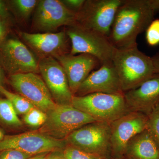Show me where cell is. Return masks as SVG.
<instances>
[{
  "label": "cell",
  "instance_id": "1",
  "mask_svg": "<svg viewBox=\"0 0 159 159\" xmlns=\"http://www.w3.org/2000/svg\"><path fill=\"white\" fill-rule=\"evenodd\" d=\"M155 12L148 0H123L117 9L108 39L116 48L137 45L138 35L146 30Z\"/></svg>",
  "mask_w": 159,
  "mask_h": 159
},
{
  "label": "cell",
  "instance_id": "2",
  "mask_svg": "<svg viewBox=\"0 0 159 159\" xmlns=\"http://www.w3.org/2000/svg\"><path fill=\"white\" fill-rule=\"evenodd\" d=\"M112 62L124 93L137 88L155 74L152 58L140 51L138 45L116 48Z\"/></svg>",
  "mask_w": 159,
  "mask_h": 159
},
{
  "label": "cell",
  "instance_id": "3",
  "mask_svg": "<svg viewBox=\"0 0 159 159\" xmlns=\"http://www.w3.org/2000/svg\"><path fill=\"white\" fill-rule=\"evenodd\" d=\"M71 105L99 122L111 123L130 112L123 94L94 93L74 96Z\"/></svg>",
  "mask_w": 159,
  "mask_h": 159
},
{
  "label": "cell",
  "instance_id": "4",
  "mask_svg": "<svg viewBox=\"0 0 159 159\" xmlns=\"http://www.w3.org/2000/svg\"><path fill=\"white\" fill-rule=\"evenodd\" d=\"M46 113L45 122L36 131L57 140H65L76 129L97 122L93 117L72 105H57Z\"/></svg>",
  "mask_w": 159,
  "mask_h": 159
},
{
  "label": "cell",
  "instance_id": "5",
  "mask_svg": "<svg viewBox=\"0 0 159 159\" xmlns=\"http://www.w3.org/2000/svg\"><path fill=\"white\" fill-rule=\"evenodd\" d=\"M67 145L103 159H111L110 123L97 121L86 124L70 134Z\"/></svg>",
  "mask_w": 159,
  "mask_h": 159
},
{
  "label": "cell",
  "instance_id": "6",
  "mask_svg": "<svg viewBox=\"0 0 159 159\" xmlns=\"http://www.w3.org/2000/svg\"><path fill=\"white\" fill-rule=\"evenodd\" d=\"M70 27L66 32L72 43L70 54H89L96 57L101 65L112 62L116 48L108 38L77 24Z\"/></svg>",
  "mask_w": 159,
  "mask_h": 159
},
{
  "label": "cell",
  "instance_id": "7",
  "mask_svg": "<svg viewBox=\"0 0 159 159\" xmlns=\"http://www.w3.org/2000/svg\"><path fill=\"white\" fill-rule=\"evenodd\" d=\"M123 1H85L77 13L76 24L108 38L116 12Z\"/></svg>",
  "mask_w": 159,
  "mask_h": 159
},
{
  "label": "cell",
  "instance_id": "8",
  "mask_svg": "<svg viewBox=\"0 0 159 159\" xmlns=\"http://www.w3.org/2000/svg\"><path fill=\"white\" fill-rule=\"evenodd\" d=\"M9 80L18 94L43 111L47 113L57 106L45 83L38 74H13L9 76Z\"/></svg>",
  "mask_w": 159,
  "mask_h": 159
},
{
  "label": "cell",
  "instance_id": "9",
  "mask_svg": "<svg viewBox=\"0 0 159 159\" xmlns=\"http://www.w3.org/2000/svg\"><path fill=\"white\" fill-rule=\"evenodd\" d=\"M67 145L65 140L53 139L35 130L5 136L0 141V152L13 149L35 155L45 152L62 151Z\"/></svg>",
  "mask_w": 159,
  "mask_h": 159
},
{
  "label": "cell",
  "instance_id": "10",
  "mask_svg": "<svg viewBox=\"0 0 159 159\" xmlns=\"http://www.w3.org/2000/svg\"><path fill=\"white\" fill-rule=\"evenodd\" d=\"M0 61L10 75L39 73L38 61L27 46L16 39H9L0 45Z\"/></svg>",
  "mask_w": 159,
  "mask_h": 159
},
{
  "label": "cell",
  "instance_id": "11",
  "mask_svg": "<svg viewBox=\"0 0 159 159\" xmlns=\"http://www.w3.org/2000/svg\"><path fill=\"white\" fill-rule=\"evenodd\" d=\"M147 116L129 112L111 122V159H122L129 141L146 129Z\"/></svg>",
  "mask_w": 159,
  "mask_h": 159
},
{
  "label": "cell",
  "instance_id": "12",
  "mask_svg": "<svg viewBox=\"0 0 159 159\" xmlns=\"http://www.w3.org/2000/svg\"><path fill=\"white\" fill-rule=\"evenodd\" d=\"M77 13L58 0H42L39 2L34 14V27L40 31L50 32L61 26L76 24Z\"/></svg>",
  "mask_w": 159,
  "mask_h": 159
},
{
  "label": "cell",
  "instance_id": "13",
  "mask_svg": "<svg viewBox=\"0 0 159 159\" xmlns=\"http://www.w3.org/2000/svg\"><path fill=\"white\" fill-rule=\"evenodd\" d=\"M39 73L57 105H71L74 95L64 70L54 57L40 58Z\"/></svg>",
  "mask_w": 159,
  "mask_h": 159
},
{
  "label": "cell",
  "instance_id": "14",
  "mask_svg": "<svg viewBox=\"0 0 159 159\" xmlns=\"http://www.w3.org/2000/svg\"><path fill=\"white\" fill-rule=\"evenodd\" d=\"M123 94L121 84L112 62L101 65L81 84L74 96L82 97L94 93Z\"/></svg>",
  "mask_w": 159,
  "mask_h": 159
},
{
  "label": "cell",
  "instance_id": "15",
  "mask_svg": "<svg viewBox=\"0 0 159 159\" xmlns=\"http://www.w3.org/2000/svg\"><path fill=\"white\" fill-rule=\"evenodd\" d=\"M54 58L65 71L70 89L74 96L84 80L101 64L96 57L88 54L72 55L65 53Z\"/></svg>",
  "mask_w": 159,
  "mask_h": 159
},
{
  "label": "cell",
  "instance_id": "16",
  "mask_svg": "<svg viewBox=\"0 0 159 159\" xmlns=\"http://www.w3.org/2000/svg\"><path fill=\"white\" fill-rule=\"evenodd\" d=\"M126 105L130 112L147 115L159 104V74L137 88L124 93Z\"/></svg>",
  "mask_w": 159,
  "mask_h": 159
},
{
  "label": "cell",
  "instance_id": "17",
  "mask_svg": "<svg viewBox=\"0 0 159 159\" xmlns=\"http://www.w3.org/2000/svg\"><path fill=\"white\" fill-rule=\"evenodd\" d=\"M21 36L26 43L39 56L55 57L65 53L66 35L64 32L57 33H29L23 32Z\"/></svg>",
  "mask_w": 159,
  "mask_h": 159
},
{
  "label": "cell",
  "instance_id": "18",
  "mask_svg": "<svg viewBox=\"0 0 159 159\" xmlns=\"http://www.w3.org/2000/svg\"><path fill=\"white\" fill-rule=\"evenodd\" d=\"M122 159H159V148L145 129L129 141Z\"/></svg>",
  "mask_w": 159,
  "mask_h": 159
},
{
  "label": "cell",
  "instance_id": "19",
  "mask_svg": "<svg viewBox=\"0 0 159 159\" xmlns=\"http://www.w3.org/2000/svg\"><path fill=\"white\" fill-rule=\"evenodd\" d=\"M0 122L12 128H20L22 121L18 116L12 104L8 99H0Z\"/></svg>",
  "mask_w": 159,
  "mask_h": 159
},
{
  "label": "cell",
  "instance_id": "20",
  "mask_svg": "<svg viewBox=\"0 0 159 159\" xmlns=\"http://www.w3.org/2000/svg\"><path fill=\"white\" fill-rule=\"evenodd\" d=\"M0 93L10 101L18 115H25L32 108L35 107L22 96L10 92L4 86H0Z\"/></svg>",
  "mask_w": 159,
  "mask_h": 159
},
{
  "label": "cell",
  "instance_id": "21",
  "mask_svg": "<svg viewBox=\"0 0 159 159\" xmlns=\"http://www.w3.org/2000/svg\"><path fill=\"white\" fill-rule=\"evenodd\" d=\"M147 116L146 129L159 148V104Z\"/></svg>",
  "mask_w": 159,
  "mask_h": 159
},
{
  "label": "cell",
  "instance_id": "22",
  "mask_svg": "<svg viewBox=\"0 0 159 159\" xmlns=\"http://www.w3.org/2000/svg\"><path fill=\"white\" fill-rule=\"evenodd\" d=\"M47 113L39 109L34 107L24 115L25 124L33 128H40L45 122Z\"/></svg>",
  "mask_w": 159,
  "mask_h": 159
},
{
  "label": "cell",
  "instance_id": "23",
  "mask_svg": "<svg viewBox=\"0 0 159 159\" xmlns=\"http://www.w3.org/2000/svg\"><path fill=\"white\" fill-rule=\"evenodd\" d=\"M11 3L21 16L28 18L39 2L36 0H14Z\"/></svg>",
  "mask_w": 159,
  "mask_h": 159
},
{
  "label": "cell",
  "instance_id": "24",
  "mask_svg": "<svg viewBox=\"0 0 159 159\" xmlns=\"http://www.w3.org/2000/svg\"><path fill=\"white\" fill-rule=\"evenodd\" d=\"M62 152L66 159H103L68 145L63 150Z\"/></svg>",
  "mask_w": 159,
  "mask_h": 159
},
{
  "label": "cell",
  "instance_id": "25",
  "mask_svg": "<svg viewBox=\"0 0 159 159\" xmlns=\"http://www.w3.org/2000/svg\"><path fill=\"white\" fill-rule=\"evenodd\" d=\"M145 31V39L148 45L154 47L159 44V19L153 20Z\"/></svg>",
  "mask_w": 159,
  "mask_h": 159
},
{
  "label": "cell",
  "instance_id": "26",
  "mask_svg": "<svg viewBox=\"0 0 159 159\" xmlns=\"http://www.w3.org/2000/svg\"><path fill=\"white\" fill-rule=\"evenodd\" d=\"M33 156L16 149H6L0 152V159H28Z\"/></svg>",
  "mask_w": 159,
  "mask_h": 159
},
{
  "label": "cell",
  "instance_id": "27",
  "mask_svg": "<svg viewBox=\"0 0 159 159\" xmlns=\"http://www.w3.org/2000/svg\"><path fill=\"white\" fill-rule=\"evenodd\" d=\"M61 2L69 9L74 11V10H76V12L77 13L81 9L85 1L84 0H65V1H61Z\"/></svg>",
  "mask_w": 159,
  "mask_h": 159
},
{
  "label": "cell",
  "instance_id": "28",
  "mask_svg": "<svg viewBox=\"0 0 159 159\" xmlns=\"http://www.w3.org/2000/svg\"><path fill=\"white\" fill-rule=\"evenodd\" d=\"M6 27L4 19L0 17V45L3 42V39L6 34Z\"/></svg>",
  "mask_w": 159,
  "mask_h": 159
},
{
  "label": "cell",
  "instance_id": "29",
  "mask_svg": "<svg viewBox=\"0 0 159 159\" xmlns=\"http://www.w3.org/2000/svg\"><path fill=\"white\" fill-rule=\"evenodd\" d=\"M8 15V11L5 2L0 0V17L3 19L6 18Z\"/></svg>",
  "mask_w": 159,
  "mask_h": 159
},
{
  "label": "cell",
  "instance_id": "30",
  "mask_svg": "<svg viewBox=\"0 0 159 159\" xmlns=\"http://www.w3.org/2000/svg\"><path fill=\"white\" fill-rule=\"evenodd\" d=\"M148 1L155 12L159 11V0H148Z\"/></svg>",
  "mask_w": 159,
  "mask_h": 159
},
{
  "label": "cell",
  "instance_id": "31",
  "mask_svg": "<svg viewBox=\"0 0 159 159\" xmlns=\"http://www.w3.org/2000/svg\"><path fill=\"white\" fill-rule=\"evenodd\" d=\"M152 58L153 62L155 74H159V57L154 56Z\"/></svg>",
  "mask_w": 159,
  "mask_h": 159
},
{
  "label": "cell",
  "instance_id": "32",
  "mask_svg": "<svg viewBox=\"0 0 159 159\" xmlns=\"http://www.w3.org/2000/svg\"><path fill=\"white\" fill-rule=\"evenodd\" d=\"M1 61H0V86H4L6 80L5 72Z\"/></svg>",
  "mask_w": 159,
  "mask_h": 159
},
{
  "label": "cell",
  "instance_id": "33",
  "mask_svg": "<svg viewBox=\"0 0 159 159\" xmlns=\"http://www.w3.org/2000/svg\"><path fill=\"white\" fill-rule=\"evenodd\" d=\"M62 151L54 152L49 153L46 159H58Z\"/></svg>",
  "mask_w": 159,
  "mask_h": 159
},
{
  "label": "cell",
  "instance_id": "34",
  "mask_svg": "<svg viewBox=\"0 0 159 159\" xmlns=\"http://www.w3.org/2000/svg\"><path fill=\"white\" fill-rule=\"evenodd\" d=\"M49 153L50 152H45L35 155L28 159H46Z\"/></svg>",
  "mask_w": 159,
  "mask_h": 159
},
{
  "label": "cell",
  "instance_id": "35",
  "mask_svg": "<svg viewBox=\"0 0 159 159\" xmlns=\"http://www.w3.org/2000/svg\"><path fill=\"white\" fill-rule=\"evenodd\" d=\"M5 136V134H4V132L2 130V129L0 128V141H2Z\"/></svg>",
  "mask_w": 159,
  "mask_h": 159
},
{
  "label": "cell",
  "instance_id": "36",
  "mask_svg": "<svg viewBox=\"0 0 159 159\" xmlns=\"http://www.w3.org/2000/svg\"><path fill=\"white\" fill-rule=\"evenodd\" d=\"M62 152H61V153L58 159H66L63 156Z\"/></svg>",
  "mask_w": 159,
  "mask_h": 159
},
{
  "label": "cell",
  "instance_id": "37",
  "mask_svg": "<svg viewBox=\"0 0 159 159\" xmlns=\"http://www.w3.org/2000/svg\"><path fill=\"white\" fill-rule=\"evenodd\" d=\"M155 56H157V57H159V51H158L156 55H155Z\"/></svg>",
  "mask_w": 159,
  "mask_h": 159
}]
</instances>
